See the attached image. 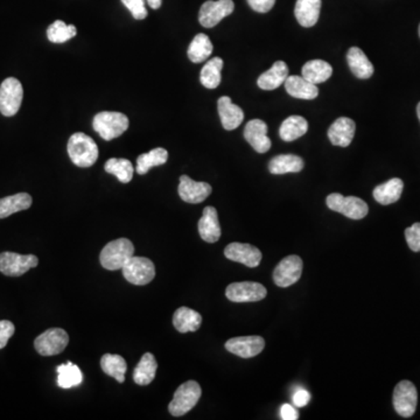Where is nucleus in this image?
Returning <instances> with one entry per match:
<instances>
[{
    "instance_id": "12",
    "label": "nucleus",
    "mask_w": 420,
    "mask_h": 420,
    "mask_svg": "<svg viewBox=\"0 0 420 420\" xmlns=\"http://www.w3.org/2000/svg\"><path fill=\"white\" fill-rule=\"evenodd\" d=\"M268 295L266 288L259 283L243 281L233 283L226 290L227 298L233 302H261Z\"/></svg>"
},
{
    "instance_id": "2",
    "label": "nucleus",
    "mask_w": 420,
    "mask_h": 420,
    "mask_svg": "<svg viewBox=\"0 0 420 420\" xmlns=\"http://www.w3.org/2000/svg\"><path fill=\"white\" fill-rule=\"evenodd\" d=\"M129 125V118L122 112H99L92 121V128L106 142L122 136Z\"/></svg>"
},
{
    "instance_id": "34",
    "label": "nucleus",
    "mask_w": 420,
    "mask_h": 420,
    "mask_svg": "<svg viewBox=\"0 0 420 420\" xmlns=\"http://www.w3.org/2000/svg\"><path fill=\"white\" fill-rule=\"evenodd\" d=\"M101 368L109 376L116 378L117 382L123 383L125 381V373L128 370V364L125 359L121 355L115 354H105L101 359Z\"/></svg>"
},
{
    "instance_id": "35",
    "label": "nucleus",
    "mask_w": 420,
    "mask_h": 420,
    "mask_svg": "<svg viewBox=\"0 0 420 420\" xmlns=\"http://www.w3.org/2000/svg\"><path fill=\"white\" fill-rule=\"evenodd\" d=\"M58 385L62 389H70L83 382V373L74 363L68 362L56 366Z\"/></svg>"
},
{
    "instance_id": "43",
    "label": "nucleus",
    "mask_w": 420,
    "mask_h": 420,
    "mask_svg": "<svg viewBox=\"0 0 420 420\" xmlns=\"http://www.w3.org/2000/svg\"><path fill=\"white\" fill-rule=\"evenodd\" d=\"M311 400V393L305 389H299L293 395V403L295 407H304L309 403Z\"/></svg>"
},
{
    "instance_id": "20",
    "label": "nucleus",
    "mask_w": 420,
    "mask_h": 420,
    "mask_svg": "<svg viewBox=\"0 0 420 420\" xmlns=\"http://www.w3.org/2000/svg\"><path fill=\"white\" fill-rule=\"evenodd\" d=\"M199 234L207 243H216L221 237V226L217 210L214 207H206L204 215L199 221Z\"/></svg>"
},
{
    "instance_id": "9",
    "label": "nucleus",
    "mask_w": 420,
    "mask_h": 420,
    "mask_svg": "<svg viewBox=\"0 0 420 420\" xmlns=\"http://www.w3.org/2000/svg\"><path fill=\"white\" fill-rule=\"evenodd\" d=\"M39 259L35 254H19L14 252L0 254V272L8 277H20L28 270L37 268Z\"/></svg>"
},
{
    "instance_id": "31",
    "label": "nucleus",
    "mask_w": 420,
    "mask_h": 420,
    "mask_svg": "<svg viewBox=\"0 0 420 420\" xmlns=\"http://www.w3.org/2000/svg\"><path fill=\"white\" fill-rule=\"evenodd\" d=\"M32 197L27 193H19L0 199V220L12 214L19 213L31 207Z\"/></svg>"
},
{
    "instance_id": "46",
    "label": "nucleus",
    "mask_w": 420,
    "mask_h": 420,
    "mask_svg": "<svg viewBox=\"0 0 420 420\" xmlns=\"http://www.w3.org/2000/svg\"><path fill=\"white\" fill-rule=\"evenodd\" d=\"M417 115H418V118H419V121H420V102L418 103V105H417Z\"/></svg>"
},
{
    "instance_id": "29",
    "label": "nucleus",
    "mask_w": 420,
    "mask_h": 420,
    "mask_svg": "<svg viewBox=\"0 0 420 420\" xmlns=\"http://www.w3.org/2000/svg\"><path fill=\"white\" fill-rule=\"evenodd\" d=\"M158 363L151 352H146L133 371V381L138 385H149L156 377Z\"/></svg>"
},
{
    "instance_id": "42",
    "label": "nucleus",
    "mask_w": 420,
    "mask_h": 420,
    "mask_svg": "<svg viewBox=\"0 0 420 420\" xmlns=\"http://www.w3.org/2000/svg\"><path fill=\"white\" fill-rule=\"evenodd\" d=\"M276 0H247V4L250 5L252 10L258 13H266L272 10L275 6Z\"/></svg>"
},
{
    "instance_id": "3",
    "label": "nucleus",
    "mask_w": 420,
    "mask_h": 420,
    "mask_svg": "<svg viewBox=\"0 0 420 420\" xmlns=\"http://www.w3.org/2000/svg\"><path fill=\"white\" fill-rule=\"evenodd\" d=\"M135 254V247L132 242L128 238H118L110 242L103 247L101 252V264L106 270H119L126 264V261Z\"/></svg>"
},
{
    "instance_id": "25",
    "label": "nucleus",
    "mask_w": 420,
    "mask_h": 420,
    "mask_svg": "<svg viewBox=\"0 0 420 420\" xmlns=\"http://www.w3.org/2000/svg\"><path fill=\"white\" fill-rule=\"evenodd\" d=\"M404 183L402 180L398 178H393L389 181L382 183L380 186H377L373 190V199L378 202V204L388 206V204H395L400 200L403 193Z\"/></svg>"
},
{
    "instance_id": "5",
    "label": "nucleus",
    "mask_w": 420,
    "mask_h": 420,
    "mask_svg": "<svg viewBox=\"0 0 420 420\" xmlns=\"http://www.w3.org/2000/svg\"><path fill=\"white\" fill-rule=\"evenodd\" d=\"M329 209L342 214L352 220H362L369 213L368 204L356 197H343L339 193H333L326 199Z\"/></svg>"
},
{
    "instance_id": "15",
    "label": "nucleus",
    "mask_w": 420,
    "mask_h": 420,
    "mask_svg": "<svg viewBox=\"0 0 420 420\" xmlns=\"http://www.w3.org/2000/svg\"><path fill=\"white\" fill-rule=\"evenodd\" d=\"M224 256L230 261L241 263L247 268H257L261 264V252L258 247L247 243H231L224 249Z\"/></svg>"
},
{
    "instance_id": "8",
    "label": "nucleus",
    "mask_w": 420,
    "mask_h": 420,
    "mask_svg": "<svg viewBox=\"0 0 420 420\" xmlns=\"http://www.w3.org/2000/svg\"><path fill=\"white\" fill-rule=\"evenodd\" d=\"M418 393L410 381H402L393 391V407L397 414L404 418L414 416L417 409Z\"/></svg>"
},
{
    "instance_id": "33",
    "label": "nucleus",
    "mask_w": 420,
    "mask_h": 420,
    "mask_svg": "<svg viewBox=\"0 0 420 420\" xmlns=\"http://www.w3.org/2000/svg\"><path fill=\"white\" fill-rule=\"evenodd\" d=\"M168 159V152L163 147H156V149L149 151V152L140 154L137 158V173L140 175L147 173L152 167L160 166L167 163Z\"/></svg>"
},
{
    "instance_id": "14",
    "label": "nucleus",
    "mask_w": 420,
    "mask_h": 420,
    "mask_svg": "<svg viewBox=\"0 0 420 420\" xmlns=\"http://www.w3.org/2000/svg\"><path fill=\"white\" fill-rule=\"evenodd\" d=\"M265 341L261 336H241L228 340L226 350L240 356L242 359H251L261 354L264 350Z\"/></svg>"
},
{
    "instance_id": "28",
    "label": "nucleus",
    "mask_w": 420,
    "mask_h": 420,
    "mask_svg": "<svg viewBox=\"0 0 420 420\" xmlns=\"http://www.w3.org/2000/svg\"><path fill=\"white\" fill-rule=\"evenodd\" d=\"M305 166L302 158L295 154H280L272 158L268 171L272 174L299 173Z\"/></svg>"
},
{
    "instance_id": "1",
    "label": "nucleus",
    "mask_w": 420,
    "mask_h": 420,
    "mask_svg": "<svg viewBox=\"0 0 420 420\" xmlns=\"http://www.w3.org/2000/svg\"><path fill=\"white\" fill-rule=\"evenodd\" d=\"M69 158L78 167H92L99 159V147L92 137L85 133L76 132L69 138Z\"/></svg>"
},
{
    "instance_id": "41",
    "label": "nucleus",
    "mask_w": 420,
    "mask_h": 420,
    "mask_svg": "<svg viewBox=\"0 0 420 420\" xmlns=\"http://www.w3.org/2000/svg\"><path fill=\"white\" fill-rule=\"evenodd\" d=\"M14 332H16V327L12 322L8 320L0 321V350L6 347L8 340L13 336Z\"/></svg>"
},
{
    "instance_id": "40",
    "label": "nucleus",
    "mask_w": 420,
    "mask_h": 420,
    "mask_svg": "<svg viewBox=\"0 0 420 420\" xmlns=\"http://www.w3.org/2000/svg\"><path fill=\"white\" fill-rule=\"evenodd\" d=\"M405 238L407 245L414 252L420 251V223H414V226L407 228L405 230Z\"/></svg>"
},
{
    "instance_id": "6",
    "label": "nucleus",
    "mask_w": 420,
    "mask_h": 420,
    "mask_svg": "<svg viewBox=\"0 0 420 420\" xmlns=\"http://www.w3.org/2000/svg\"><path fill=\"white\" fill-rule=\"evenodd\" d=\"M24 99V89L20 81L8 78L0 85V112L5 117L16 115Z\"/></svg>"
},
{
    "instance_id": "39",
    "label": "nucleus",
    "mask_w": 420,
    "mask_h": 420,
    "mask_svg": "<svg viewBox=\"0 0 420 420\" xmlns=\"http://www.w3.org/2000/svg\"><path fill=\"white\" fill-rule=\"evenodd\" d=\"M122 3L128 7L133 18L137 20H142L147 17L145 1L144 0H122Z\"/></svg>"
},
{
    "instance_id": "19",
    "label": "nucleus",
    "mask_w": 420,
    "mask_h": 420,
    "mask_svg": "<svg viewBox=\"0 0 420 420\" xmlns=\"http://www.w3.org/2000/svg\"><path fill=\"white\" fill-rule=\"evenodd\" d=\"M356 124L348 117H340L328 129V138L334 146L348 147L355 136Z\"/></svg>"
},
{
    "instance_id": "13",
    "label": "nucleus",
    "mask_w": 420,
    "mask_h": 420,
    "mask_svg": "<svg viewBox=\"0 0 420 420\" xmlns=\"http://www.w3.org/2000/svg\"><path fill=\"white\" fill-rule=\"evenodd\" d=\"M302 273V258L295 254L285 257L273 271V281L279 288H288L300 279Z\"/></svg>"
},
{
    "instance_id": "4",
    "label": "nucleus",
    "mask_w": 420,
    "mask_h": 420,
    "mask_svg": "<svg viewBox=\"0 0 420 420\" xmlns=\"http://www.w3.org/2000/svg\"><path fill=\"white\" fill-rule=\"evenodd\" d=\"M202 395L200 384L195 381H187L186 383L176 389L174 393L173 400L168 405V411L174 417H181L187 412H190Z\"/></svg>"
},
{
    "instance_id": "11",
    "label": "nucleus",
    "mask_w": 420,
    "mask_h": 420,
    "mask_svg": "<svg viewBox=\"0 0 420 420\" xmlns=\"http://www.w3.org/2000/svg\"><path fill=\"white\" fill-rule=\"evenodd\" d=\"M235 10L233 0H208L201 6L199 21L206 28H213Z\"/></svg>"
},
{
    "instance_id": "16",
    "label": "nucleus",
    "mask_w": 420,
    "mask_h": 420,
    "mask_svg": "<svg viewBox=\"0 0 420 420\" xmlns=\"http://www.w3.org/2000/svg\"><path fill=\"white\" fill-rule=\"evenodd\" d=\"M211 186L207 183H197L190 179V176H180L179 192L181 200L187 204H201L204 202L210 194H211Z\"/></svg>"
},
{
    "instance_id": "36",
    "label": "nucleus",
    "mask_w": 420,
    "mask_h": 420,
    "mask_svg": "<svg viewBox=\"0 0 420 420\" xmlns=\"http://www.w3.org/2000/svg\"><path fill=\"white\" fill-rule=\"evenodd\" d=\"M223 60L221 58L216 56V58H210L201 70V85L207 89H216L222 80L221 71L223 69Z\"/></svg>"
},
{
    "instance_id": "26",
    "label": "nucleus",
    "mask_w": 420,
    "mask_h": 420,
    "mask_svg": "<svg viewBox=\"0 0 420 420\" xmlns=\"http://www.w3.org/2000/svg\"><path fill=\"white\" fill-rule=\"evenodd\" d=\"M202 323V316L194 309L180 307L173 315V325L180 333L197 332Z\"/></svg>"
},
{
    "instance_id": "45",
    "label": "nucleus",
    "mask_w": 420,
    "mask_h": 420,
    "mask_svg": "<svg viewBox=\"0 0 420 420\" xmlns=\"http://www.w3.org/2000/svg\"><path fill=\"white\" fill-rule=\"evenodd\" d=\"M147 3H149V6L153 10H158L160 6H161V0H147Z\"/></svg>"
},
{
    "instance_id": "44",
    "label": "nucleus",
    "mask_w": 420,
    "mask_h": 420,
    "mask_svg": "<svg viewBox=\"0 0 420 420\" xmlns=\"http://www.w3.org/2000/svg\"><path fill=\"white\" fill-rule=\"evenodd\" d=\"M280 418L283 420L299 419L298 411L295 410V407H292L290 404H284L280 407Z\"/></svg>"
},
{
    "instance_id": "18",
    "label": "nucleus",
    "mask_w": 420,
    "mask_h": 420,
    "mask_svg": "<svg viewBox=\"0 0 420 420\" xmlns=\"http://www.w3.org/2000/svg\"><path fill=\"white\" fill-rule=\"evenodd\" d=\"M217 110L220 115L221 123L228 131L237 129L245 121V112L238 105L231 102L230 97L222 96L217 101Z\"/></svg>"
},
{
    "instance_id": "47",
    "label": "nucleus",
    "mask_w": 420,
    "mask_h": 420,
    "mask_svg": "<svg viewBox=\"0 0 420 420\" xmlns=\"http://www.w3.org/2000/svg\"><path fill=\"white\" fill-rule=\"evenodd\" d=\"M419 37H420V25H419Z\"/></svg>"
},
{
    "instance_id": "10",
    "label": "nucleus",
    "mask_w": 420,
    "mask_h": 420,
    "mask_svg": "<svg viewBox=\"0 0 420 420\" xmlns=\"http://www.w3.org/2000/svg\"><path fill=\"white\" fill-rule=\"evenodd\" d=\"M69 336L61 328L48 329L37 336L35 341L37 352L42 356L58 355L68 346Z\"/></svg>"
},
{
    "instance_id": "27",
    "label": "nucleus",
    "mask_w": 420,
    "mask_h": 420,
    "mask_svg": "<svg viewBox=\"0 0 420 420\" xmlns=\"http://www.w3.org/2000/svg\"><path fill=\"white\" fill-rule=\"evenodd\" d=\"M309 131V123L302 116H290L285 119L279 129L281 140L286 142H295Z\"/></svg>"
},
{
    "instance_id": "30",
    "label": "nucleus",
    "mask_w": 420,
    "mask_h": 420,
    "mask_svg": "<svg viewBox=\"0 0 420 420\" xmlns=\"http://www.w3.org/2000/svg\"><path fill=\"white\" fill-rule=\"evenodd\" d=\"M302 78L313 85H320L327 81L333 74L332 66L323 60H311L302 67Z\"/></svg>"
},
{
    "instance_id": "17",
    "label": "nucleus",
    "mask_w": 420,
    "mask_h": 420,
    "mask_svg": "<svg viewBox=\"0 0 420 420\" xmlns=\"http://www.w3.org/2000/svg\"><path fill=\"white\" fill-rule=\"evenodd\" d=\"M245 138L257 153H266L271 149V140L268 137V125L264 121L252 119L245 128Z\"/></svg>"
},
{
    "instance_id": "22",
    "label": "nucleus",
    "mask_w": 420,
    "mask_h": 420,
    "mask_svg": "<svg viewBox=\"0 0 420 420\" xmlns=\"http://www.w3.org/2000/svg\"><path fill=\"white\" fill-rule=\"evenodd\" d=\"M321 0H297L295 14L302 27H313L318 23Z\"/></svg>"
},
{
    "instance_id": "21",
    "label": "nucleus",
    "mask_w": 420,
    "mask_h": 420,
    "mask_svg": "<svg viewBox=\"0 0 420 420\" xmlns=\"http://www.w3.org/2000/svg\"><path fill=\"white\" fill-rule=\"evenodd\" d=\"M284 85L288 95L295 99H314L318 97L319 89L316 85H313L302 76H288Z\"/></svg>"
},
{
    "instance_id": "38",
    "label": "nucleus",
    "mask_w": 420,
    "mask_h": 420,
    "mask_svg": "<svg viewBox=\"0 0 420 420\" xmlns=\"http://www.w3.org/2000/svg\"><path fill=\"white\" fill-rule=\"evenodd\" d=\"M78 31L74 25H67L61 20H56L48 27V40L54 44H63L76 35Z\"/></svg>"
},
{
    "instance_id": "7",
    "label": "nucleus",
    "mask_w": 420,
    "mask_h": 420,
    "mask_svg": "<svg viewBox=\"0 0 420 420\" xmlns=\"http://www.w3.org/2000/svg\"><path fill=\"white\" fill-rule=\"evenodd\" d=\"M123 276L133 285L144 286L156 277V266L145 257H131L122 268Z\"/></svg>"
},
{
    "instance_id": "23",
    "label": "nucleus",
    "mask_w": 420,
    "mask_h": 420,
    "mask_svg": "<svg viewBox=\"0 0 420 420\" xmlns=\"http://www.w3.org/2000/svg\"><path fill=\"white\" fill-rule=\"evenodd\" d=\"M288 78V65L284 61H277L271 68L258 78L257 85L263 90H275L281 85H284Z\"/></svg>"
},
{
    "instance_id": "37",
    "label": "nucleus",
    "mask_w": 420,
    "mask_h": 420,
    "mask_svg": "<svg viewBox=\"0 0 420 420\" xmlns=\"http://www.w3.org/2000/svg\"><path fill=\"white\" fill-rule=\"evenodd\" d=\"M104 170L106 173L117 176V179L123 183H129L133 178L132 163L128 159H118L111 158L104 165Z\"/></svg>"
},
{
    "instance_id": "32",
    "label": "nucleus",
    "mask_w": 420,
    "mask_h": 420,
    "mask_svg": "<svg viewBox=\"0 0 420 420\" xmlns=\"http://www.w3.org/2000/svg\"><path fill=\"white\" fill-rule=\"evenodd\" d=\"M213 44L208 35L200 33L194 37L188 47V58L194 63H201L206 61L213 53Z\"/></svg>"
},
{
    "instance_id": "24",
    "label": "nucleus",
    "mask_w": 420,
    "mask_h": 420,
    "mask_svg": "<svg viewBox=\"0 0 420 420\" xmlns=\"http://www.w3.org/2000/svg\"><path fill=\"white\" fill-rule=\"evenodd\" d=\"M347 62L350 66V70L356 78L361 80H366L373 75V66L363 53L362 49L359 47H352L347 54Z\"/></svg>"
}]
</instances>
